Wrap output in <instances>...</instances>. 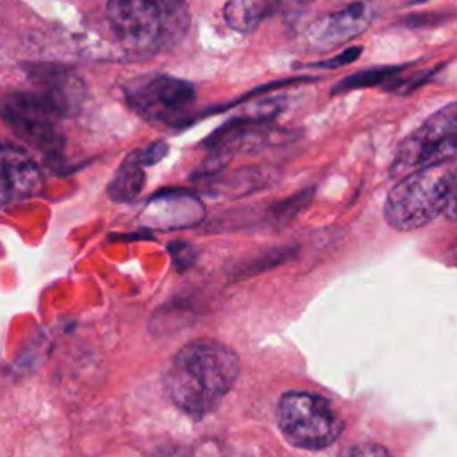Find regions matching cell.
Segmentation results:
<instances>
[{"instance_id": "obj_1", "label": "cell", "mask_w": 457, "mask_h": 457, "mask_svg": "<svg viewBox=\"0 0 457 457\" xmlns=\"http://www.w3.org/2000/svg\"><path fill=\"white\" fill-rule=\"evenodd\" d=\"M239 371V357L230 346L209 337L193 339L170 361L164 391L179 411L204 418L218 409Z\"/></svg>"}, {"instance_id": "obj_2", "label": "cell", "mask_w": 457, "mask_h": 457, "mask_svg": "<svg viewBox=\"0 0 457 457\" xmlns=\"http://www.w3.org/2000/svg\"><path fill=\"white\" fill-rule=\"evenodd\" d=\"M455 205V159L414 170L391 187L384 216L396 230H414L439 214L453 218Z\"/></svg>"}, {"instance_id": "obj_3", "label": "cell", "mask_w": 457, "mask_h": 457, "mask_svg": "<svg viewBox=\"0 0 457 457\" xmlns=\"http://www.w3.org/2000/svg\"><path fill=\"white\" fill-rule=\"evenodd\" d=\"M107 18L121 48L152 55L173 45L186 30V0H107Z\"/></svg>"}, {"instance_id": "obj_4", "label": "cell", "mask_w": 457, "mask_h": 457, "mask_svg": "<svg viewBox=\"0 0 457 457\" xmlns=\"http://www.w3.org/2000/svg\"><path fill=\"white\" fill-rule=\"evenodd\" d=\"M277 423L286 441L300 450H323L334 445L345 428L334 405L307 391H287L280 396Z\"/></svg>"}, {"instance_id": "obj_5", "label": "cell", "mask_w": 457, "mask_h": 457, "mask_svg": "<svg viewBox=\"0 0 457 457\" xmlns=\"http://www.w3.org/2000/svg\"><path fill=\"white\" fill-rule=\"evenodd\" d=\"M455 146L457 104L450 102L400 143L391 164V177L400 179L423 166L455 159Z\"/></svg>"}, {"instance_id": "obj_6", "label": "cell", "mask_w": 457, "mask_h": 457, "mask_svg": "<svg viewBox=\"0 0 457 457\" xmlns=\"http://www.w3.org/2000/svg\"><path fill=\"white\" fill-rule=\"evenodd\" d=\"M123 93L134 112L146 121L164 125L186 120L196 100L191 82L164 73L136 77L123 86Z\"/></svg>"}, {"instance_id": "obj_7", "label": "cell", "mask_w": 457, "mask_h": 457, "mask_svg": "<svg viewBox=\"0 0 457 457\" xmlns=\"http://www.w3.org/2000/svg\"><path fill=\"white\" fill-rule=\"evenodd\" d=\"M2 120L27 143L41 150L62 145L57 127L61 118L36 91H14L0 98Z\"/></svg>"}, {"instance_id": "obj_8", "label": "cell", "mask_w": 457, "mask_h": 457, "mask_svg": "<svg viewBox=\"0 0 457 457\" xmlns=\"http://www.w3.org/2000/svg\"><path fill=\"white\" fill-rule=\"evenodd\" d=\"M41 186L36 161L20 146L0 141V207L34 196Z\"/></svg>"}, {"instance_id": "obj_9", "label": "cell", "mask_w": 457, "mask_h": 457, "mask_svg": "<svg viewBox=\"0 0 457 457\" xmlns=\"http://www.w3.org/2000/svg\"><path fill=\"white\" fill-rule=\"evenodd\" d=\"M371 18L373 14L368 4H350L312 21L307 29V41L316 48H334L366 30Z\"/></svg>"}, {"instance_id": "obj_10", "label": "cell", "mask_w": 457, "mask_h": 457, "mask_svg": "<svg viewBox=\"0 0 457 457\" xmlns=\"http://www.w3.org/2000/svg\"><path fill=\"white\" fill-rule=\"evenodd\" d=\"M36 93L62 118L75 114L84 102V84L70 70L59 66H37L32 71Z\"/></svg>"}, {"instance_id": "obj_11", "label": "cell", "mask_w": 457, "mask_h": 457, "mask_svg": "<svg viewBox=\"0 0 457 457\" xmlns=\"http://www.w3.org/2000/svg\"><path fill=\"white\" fill-rule=\"evenodd\" d=\"M141 214L146 225L168 230L196 225L204 218L205 207L195 195L173 189L152 196Z\"/></svg>"}, {"instance_id": "obj_12", "label": "cell", "mask_w": 457, "mask_h": 457, "mask_svg": "<svg viewBox=\"0 0 457 457\" xmlns=\"http://www.w3.org/2000/svg\"><path fill=\"white\" fill-rule=\"evenodd\" d=\"M168 152L166 145L155 141L143 148L134 150L125 157V161L116 170L112 180L107 186V193L114 202H130L134 200L145 184V168L155 164Z\"/></svg>"}, {"instance_id": "obj_13", "label": "cell", "mask_w": 457, "mask_h": 457, "mask_svg": "<svg viewBox=\"0 0 457 457\" xmlns=\"http://www.w3.org/2000/svg\"><path fill=\"white\" fill-rule=\"evenodd\" d=\"M270 0H228L223 9L225 21L236 32H252L268 14Z\"/></svg>"}, {"instance_id": "obj_14", "label": "cell", "mask_w": 457, "mask_h": 457, "mask_svg": "<svg viewBox=\"0 0 457 457\" xmlns=\"http://www.w3.org/2000/svg\"><path fill=\"white\" fill-rule=\"evenodd\" d=\"M400 68H377V70H366L361 71L357 75H350L345 80H341L334 91H348V89H355V87H366V86H373L382 82L386 77L393 75L395 71H398Z\"/></svg>"}, {"instance_id": "obj_15", "label": "cell", "mask_w": 457, "mask_h": 457, "mask_svg": "<svg viewBox=\"0 0 457 457\" xmlns=\"http://www.w3.org/2000/svg\"><path fill=\"white\" fill-rule=\"evenodd\" d=\"M361 46H352L348 50H345L343 54L336 55L334 59H328V61H323V62H318L316 66H323V68H336V66H341V64H348L352 61H355L359 55H361Z\"/></svg>"}, {"instance_id": "obj_16", "label": "cell", "mask_w": 457, "mask_h": 457, "mask_svg": "<svg viewBox=\"0 0 457 457\" xmlns=\"http://www.w3.org/2000/svg\"><path fill=\"white\" fill-rule=\"evenodd\" d=\"M348 455H389V450L377 443H364L348 450Z\"/></svg>"}]
</instances>
